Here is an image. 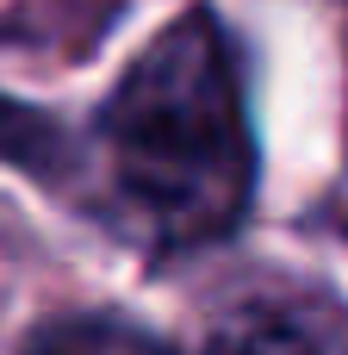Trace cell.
Listing matches in <instances>:
<instances>
[{
    "label": "cell",
    "instance_id": "cell-2",
    "mask_svg": "<svg viewBox=\"0 0 348 355\" xmlns=\"http://www.w3.org/2000/svg\"><path fill=\"white\" fill-rule=\"evenodd\" d=\"M19 355H168L149 331H137L131 318L112 312H75V318H50L25 337Z\"/></svg>",
    "mask_w": 348,
    "mask_h": 355
},
{
    "label": "cell",
    "instance_id": "cell-3",
    "mask_svg": "<svg viewBox=\"0 0 348 355\" xmlns=\"http://www.w3.org/2000/svg\"><path fill=\"white\" fill-rule=\"evenodd\" d=\"M193 355H348V349L330 343V337H318L311 324L286 318V312H237Z\"/></svg>",
    "mask_w": 348,
    "mask_h": 355
},
{
    "label": "cell",
    "instance_id": "cell-1",
    "mask_svg": "<svg viewBox=\"0 0 348 355\" xmlns=\"http://www.w3.org/2000/svg\"><path fill=\"white\" fill-rule=\"evenodd\" d=\"M106 218L149 256L224 243L255 200V131L224 25L193 6L168 19L112 81L100 119Z\"/></svg>",
    "mask_w": 348,
    "mask_h": 355
}]
</instances>
